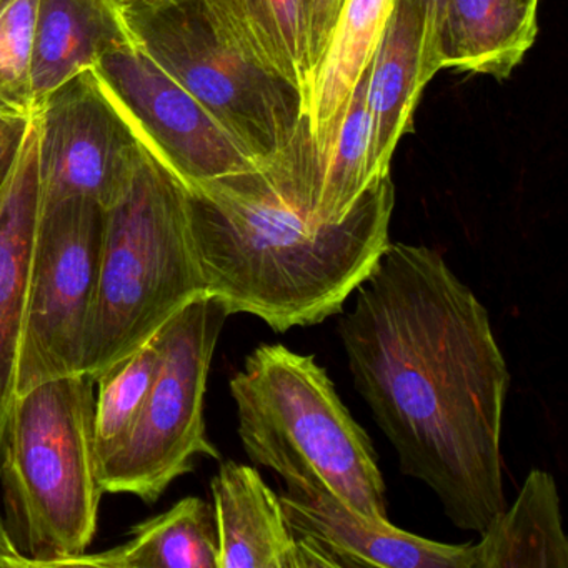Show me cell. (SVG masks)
<instances>
[{
    "label": "cell",
    "instance_id": "cell-1",
    "mask_svg": "<svg viewBox=\"0 0 568 568\" xmlns=\"http://www.w3.org/2000/svg\"><path fill=\"white\" fill-rule=\"evenodd\" d=\"M355 388L462 530L507 507L501 418L510 372L477 295L427 245L388 244L338 324Z\"/></svg>",
    "mask_w": 568,
    "mask_h": 568
},
{
    "label": "cell",
    "instance_id": "cell-2",
    "mask_svg": "<svg viewBox=\"0 0 568 568\" xmlns=\"http://www.w3.org/2000/svg\"><path fill=\"white\" fill-rule=\"evenodd\" d=\"M187 192L207 294L217 295L229 315H254L278 334L341 314L390 244V175L372 185L341 222H321L297 138L251 171Z\"/></svg>",
    "mask_w": 568,
    "mask_h": 568
},
{
    "label": "cell",
    "instance_id": "cell-3",
    "mask_svg": "<svg viewBox=\"0 0 568 568\" xmlns=\"http://www.w3.org/2000/svg\"><path fill=\"white\" fill-rule=\"evenodd\" d=\"M95 381L65 375L12 404L0 442L4 525L31 568L72 567L98 534L104 495L94 447Z\"/></svg>",
    "mask_w": 568,
    "mask_h": 568
},
{
    "label": "cell",
    "instance_id": "cell-4",
    "mask_svg": "<svg viewBox=\"0 0 568 568\" xmlns=\"http://www.w3.org/2000/svg\"><path fill=\"white\" fill-rule=\"evenodd\" d=\"M204 294L187 187L148 148L125 194L105 211L82 372L98 381Z\"/></svg>",
    "mask_w": 568,
    "mask_h": 568
},
{
    "label": "cell",
    "instance_id": "cell-5",
    "mask_svg": "<svg viewBox=\"0 0 568 568\" xmlns=\"http://www.w3.org/2000/svg\"><path fill=\"white\" fill-rule=\"evenodd\" d=\"M239 437L254 464L285 485L318 488L375 520H388L384 475L371 437L312 355L258 345L231 378Z\"/></svg>",
    "mask_w": 568,
    "mask_h": 568
},
{
    "label": "cell",
    "instance_id": "cell-6",
    "mask_svg": "<svg viewBox=\"0 0 568 568\" xmlns=\"http://www.w3.org/2000/svg\"><path fill=\"white\" fill-rule=\"evenodd\" d=\"M229 317L217 295L204 294L159 328V365L148 400L128 440L101 464L104 494L135 495L154 504L172 481L194 470L195 458L221 460L207 437L204 400Z\"/></svg>",
    "mask_w": 568,
    "mask_h": 568
},
{
    "label": "cell",
    "instance_id": "cell-7",
    "mask_svg": "<svg viewBox=\"0 0 568 568\" xmlns=\"http://www.w3.org/2000/svg\"><path fill=\"white\" fill-rule=\"evenodd\" d=\"M119 11L132 42L257 161L287 144L304 118L301 95L232 51L204 0H129Z\"/></svg>",
    "mask_w": 568,
    "mask_h": 568
},
{
    "label": "cell",
    "instance_id": "cell-8",
    "mask_svg": "<svg viewBox=\"0 0 568 568\" xmlns=\"http://www.w3.org/2000/svg\"><path fill=\"white\" fill-rule=\"evenodd\" d=\"M104 225V209L89 199L42 207L16 398L52 378L81 374Z\"/></svg>",
    "mask_w": 568,
    "mask_h": 568
},
{
    "label": "cell",
    "instance_id": "cell-9",
    "mask_svg": "<svg viewBox=\"0 0 568 568\" xmlns=\"http://www.w3.org/2000/svg\"><path fill=\"white\" fill-rule=\"evenodd\" d=\"M42 207L89 199L111 209L148 144L94 69L55 89L34 114Z\"/></svg>",
    "mask_w": 568,
    "mask_h": 568
},
{
    "label": "cell",
    "instance_id": "cell-10",
    "mask_svg": "<svg viewBox=\"0 0 568 568\" xmlns=\"http://www.w3.org/2000/svg\"><path fill=\"white\" fill-rule=\"evenodd\" d=\"M94 71L148 148L185 187L257 165V159L138 45L109 52Z\"/></svg>",
    "mask_w": 568,
    "mask_h": 568
},
{
    "label": "cell",
    "instance_id": "cell-11",
    "mask_svg": "<svg viewBox=\"0 0 568 568\" xmlns=\"http://www.w3.org/2000/svg\"><path fill=\"white\" fill-rule=\"evenodd\" d=\"M278 497L304 568H474V544H440L408 534L331 491L285 485Z\"/></svg>",
    "mask_w": 568,
    "mask_h": 568
},
{
    "label": "cell",
    "instance_id": "cell-12",
    "mask_svg": "<svg viewBox=\"0 0 568 568\" xmlns=\"http://www.w3.org/2000/svg\"><path fill=\"white\" fill-rule=\"evenodd\" d=\"M438 0H397L367 71L371 178L390 175L392 158L412 132L414 112L435 74Z\"/></svg>",
    "mask_w": 568,
    "mask_h": 568
},
{
    "label": "cell",
    "instance_id": "cell-13",
    "mask_svg": "<svg viewBox=\"0 0 568 568\" xmlns=\"http://www.w3.org/2000/svg\"><path fill=\"white\" fill-rule=\"evenodd\" d=\"M41 214L38 132L32 118L18 161L0 189V442L16 400Z\"/></svg>",
    "mask_w": 568,
    "mask_h": 568
},
{
    "label": "cell",
    "instance_id": "cell-14",
    "mask_svg": "<svg viewBox=\"0 0 568 568\" xmlns=\"http://www.w3.org/2000/svg\"><path fill=\"white\" fill-rule=\"evenodd\" d=\"M219 568H304L281 497L257 468L221 462L212 478Z\"/></svg>",
    "mask_w": 568,
    "mask_h": 568
},
{
    "label": "cell",
    "instance_id": "cell-15",
    "mask_svg": "<svg viewBox=\"0 0 568 568\" xmlns=\"http://www.w3.org/2000/svg\"><path fill=\"white\" fill-rule=\"evenodd\" d=\"M395 4L397 0H342L302 108L322 171L334 151L352 95L367 74Z\"/></svg>",
    "mask_w": 568,
    "mask_h": 568
},
{
    "label": "cell",
    "instance_id": "cell-16",
    "mask_svg": "<svg viewBox=\"0 0 568 568\" xmlns=\"http://www.w3.org/2000/svg\"><path fill=\"white\" fill-rule=\"evenodd\" d=\"M535 0H438L440 69L505 81L534 48Z\"/></svg>",
    "mask_w": 568,
    "mask_h": 568
},
{
    "label": "cell",
    "instance_id": "cell-17",
    "mask_svg": "<svg viewBox=\"0 0 568 568\" xmlns=\"http://www.w3.org/2000/svg\"><path fill=\"white\" fill-rule=\"evenodd\" d=\"M129 44L134 42L112 0H38L31 65L34 114L55 89Z\"/></svg>",
    "mask_w": 568,
    "mask_h": 568
},
{
    "label": "cell",
    "instance_id": "cell-18",
    "mask_svg": "<svg viewBox=\"0 0 568 568\" xmlns=\"http://www.w3.org/2000/svg\"><path fill=\"white\" fill-rule=\"evenodd\" d=\"M219 38L258 71L294 89L304 108L312 64L304 0H204Z\"/></svg>",
    "mask_w": 568,
    "mask_h": 568
},
{
    "label": "cell",
    "instance_id": "cell-19",
    "mask_svg": "<svg viewBox=\"0 0 568 568\" xmlns=\"http://www.w3.org/2000/svg\"><path fill=\"white\" fill-rule=\"evenodd\" d=\"M568 538L557 484L531 470L511 507H505L474 544V568H567Z\"/></svg>",
    "mask_w": 568,
    "mask_h": 568
},
{
    "label": "cell",
    "instance_id": "cell-20",
    "mask_svg": "<svg viewBox=\"0 0 568 568\" xmlns=\"http://www.w3.org/2000/svg\"><path fill=\"white\" fill-rule=\"evenodd\" d=\"M72 567L219 568L214 507L199 497L182 498L164 514L135 525L125 544L84 554Z\"/></svg>",
    "mask_w": 568,
    "mask_h": 568
},
{
    "label": "cell",
    "instance_id": "cell-21",
    "mask_svg": "<svg viewBox=\"0 0 568 568\" xmlns=\"http://www.w3.org/2000/svg\"><path fill=\"white\" fill-rule=\"evenodd\" d=\"M159 365L158 337L149 338L129 357L95 381L94 447L104 462L124 445L144 408Z\"/></svg>",
    "mask_w": 568,
    "mask_h": 568
},
{
    "label": "cell",
    "instance_id": "cell-22",
    "mask_svg": "<svg viewBox=\"0 0 568 568\" xmlns=\"http://www.w3.org/2000/svg\"><path fill=\"white\" fill-rule=\"evenodd\" d=\"M377 182L371 178V115L365 74L352 95L334 151L322 171L318 219L328 224L341 222Z\"/></svg>",
    "mask_w": 568,
    "mask_h": 568
},
{
    "label": "cell",
    "instance_id": "cell-23",
    "mask_svg": "<svg viewBox=\"0 0 568 568\" xmlns=\"http://www.w3.org/2000/svg\"><path fill=\"white\" fill-rule=\"evenodd\" d=\"M38 0H0V114L34 118L31 65Z\"/></svg>",
    "mask_w": 568,
    "mask_h": 568
},
{
    "label": "cell",
    "instance_id": "cell-24",
    "mask_svg": "<svg viewBox=\"0 0 568 568\" xmlns=\"http://www.w3.org/2000/svg\"><path fill=\"white\" fill-rule=\"evenodd\" d=\"M341 4L342 0H304L305 22H307L308 44H311L314 69L327 45L328 38H331Z\"/></svg>",
    "mask_w": 568,
    "mask_h": 568
},
{
    "label": "cell",
    "instance_id": "cell-25",
    "mask_svg": "<svg viewBox=\"0 0 568 568\" xmlns=\"http://www.w3.org/2000/svg\"><path fill=\"white\" fill-rule=\"evenodd\" d=\"M31 119L0 114V189L8 181L28 135Z\"/></svg>",
    "mask_w": 568,
    "mask_h": 568
},
{
    "label": "cell",
    "instance_id": "cell-26",
    "mask_svg": "<svg viewBox=\"0 0 568 568\" xmlns=\"http://www.w3.org/2000/svg\"><path fill=\"white\" fill-rule=\"evenodd\" d=\"M0 568H31L28 560L19 555L6 530L4 518L0 511Z\"/></svg>",
    "mask_w": 568,
    "mask_h": 568
},
{
    "label": "cell",
    "instance_id": "cell-27",
    "mask_svg": "<svg viewBox=\"0 0 568 568\" xmlns=\"http://www.w3.org/2000/svg\"><path fill=\"white\" fill-rule=\"evenodd\" d=\"M118 8H121L122 4H125V2H129V0H112Z\"/></svg>",
    "mask_w": 568,
    "mask_h": 568
},
{
    "label": "cell",
    "instance_id": "cell-28",
    "mask_svg": "<svg viewBox=\"0 0 568 568\" xmlns=\"http://www.w3.org/2000/svg\"><path fill=\"white\" fill-rule=\"evenodd\" d=\"M535 2H540V0H535Z\"/></svg>",
    "mask_w": 568,
    "mask_h": 568
}]
</instances>
